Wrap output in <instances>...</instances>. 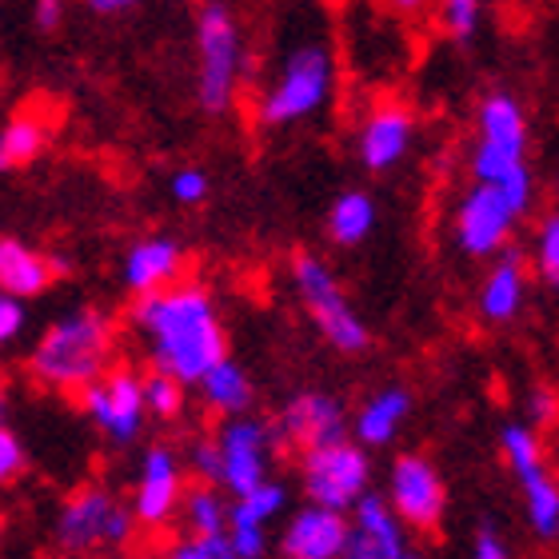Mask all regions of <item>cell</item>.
I'll list each match as a JSON object with an SVG mask.
<instances>
[{
  "instance_id": "obj_35",
  "label": "cell",
  "mask_w": 559,
  "mask_h": 559,
  "mask_svg": "<svg viewBox=\"0 0 559 559\" xmlns=\"http://www.w3.org/2000/svg\"><path fill=\"white\" fill-rule=\"evenodd\" d=\"M496 192H500L503 204L520 216V212L527 209V200H532V176H527V168H515L512 176H503L500 185H496Z\"/></svg>"
},
{
  "instance_id": "obj_17",
  "label": "cell",
  "mask_w": 559,
  "mask_h": 559,
  "mask_svg": "<svg viewBox=\"0 0 559 559\" xmlns=\"http://www.w3.org/2000/svg\"><path fill=\"white\" fill-rule=\"evenodd\" d=\"M180 272H185V252L176 240H164V236L140 240L124 257V284L136 296H156V292L173 288L180 284Z\"/></svg>"
},
{
  "instance_id": "obj_32",
  "label": "cell",
  "mask_w": 559,
  "mask_h": 559,
  "mask_svg": "<svg viewBox=\"0 0 559 559\" xmlns=\"http://www.w3.org/2000/svg\"><path fill=\"white\" fill-rule=\"evenodd\" d=\"M440 21L455 40H467L479 24V4L476 0H448V4L440 9Z\"/></svg>"
},
{
  "instance_id": "obj_16",
  "label": "cell",
  "mask_w": 559,
  "mask_h": 559,
  "mask_svg": "<svg viewBox=\"0 0 559 559\" xmlns=\"http://www.w3.org/2000/svg\"><path fill=\"white\" fill-rule=\"evenodd\" d=\"M348 539V520L328 508H304L292 515L284 532V556L288 559H340Z\"/></svg>"
},
{
  "instance_id": "obj_41",
  "label": "cell",
  "mask_w": 559,
  "mask_h": 559,
  "mask_svg": "<svg viewBox=\"0 0 559 559\" xmlns=\"http://www.w3.org/2000/svg\"><path fill=\"white\" fill-rule=\"evenodd\" d=\"M33 12H36V24H40V28H57V24H60V4H57V0H40Z\"/></svg>"
},
{
  "instance_id": "obj_6",
  "label": "cell",
  "mask_w": 559,
  "mask_h": 559,
  "mask_svg": "<svg viewBox=\"0 0 559 559\" xmlns=\"http://www.w3.org/2000/svg\"><path fill=\"white\" fill-rule=\"evenodd\" d=\"M292 280H296V288H300V300L304 308L312 312V320L320 324L324 340L332 344L336 352H364L368 348V328L356 312H352V304L344 300V288L336 284V276L328 272V264L312 252H296L292 257Z\"/></svg>"
},
{
  "instance_id": "obj_45",
  "label": "cell",
  "mask_w": 559,
  "mask_h": 559,
  "mask_svg": "<svg viewBox=\"0 0 559 559\" xmlns=\"http://www.w3.org/2000/svg\"><path fill=\"white\" fill-rule=\"evenodd\" d=\"M4 416H9V388L0 380V428H4Z\"/></svg>"
},
{
  "instance_id": "obj_28",
  "label": "cell",
  "mask_w": 559,
  "mask_h": 559,
  "mask_svg": "<svg viewBox=\"0 0 559 559\" xmlns=\"http://www.w3.org/2000/svg\"><path fill=\"white\" fill-rule=\"evenodd\" d=\"M500 448H503V460L512 464V472L520 479L544 467V443H539L536 428H527V424H508L500 436Z\"/></svg>"
},
{
  "instance_id": "obj_30",
  "label": "cell",
  "mask_w": 559,
  "mask_h": 559,
  "mask_svg": "<svg viewBox=\"0 0 559 559\" xmlns=\"http://www.w3.org/2000/svg\"><path fill=\"white\" fill-rule=\"evenodd\" d=\"M515 168H524V152L500 148V144H488V140H479V148L472 152V173H476L479 185L496 188L503 176H512Z\"/></svg>"
},
{
  "instance_id": "obj_40",
  "label": "cell",
  "mask_w": 559,
  "mask_h": 559,
  "mask_svg": "<svg viewBox=\"0 0 559 559\" xmlns=\"http://www.w3.org/2000/svg\"><path fill=\"white\" fill-rule=\"evenodd\" d=\"M532 416L544 419V424H548V419H556V396H551L548 388H539L536 396H532Z\"/></svg>"
},
{
  "instance_id": "obj_14",
  "label": "cell",
  "mask_w": 559,
  "mask_h": 559,
  "mask_svg": "<svg viewBox=\"0 0 559 559\" xmlns=\"http://www.w3.org/2000/svg\"><path fill=\"white\" fill-rule=\"evenodd\" d=\"M280 436L300 443L304 452L344 443V408L332 396L320 392H300L288 408L280 412Z\"/></svg>"
},
{
  "instance_id": "obj_11",
  "label": "cell",
  "mask_w": 559,
  "mask_h": 559,
  "mask_svg": "<svg viewBox=\"0 0 559 559\" xmlns=\"http://www.w3.org/2000/svg\"><path fill=\"white\" fill-rule=\"evenodd\" d=\"M512 224H515V212L488 185L472 188L460 200V212H455V236H460L464 252H472V257H496L508 245Z\"/></svg>"
},
{
  "instance_id": "obj_33",
  "label": "cell",
  "mask_w": 559,
  "mask_h": 559,
  "mask_svg": "<svg viewBox=\"0 0 559 559\" xmlns=\"http://www.w3.org/2000/svg\"><path fill=\"white\" fill-rule=\"evenodd\" d=\"M24 464H28L24 443L16 440L9 428H0V484H12V479L24 472Z\"/></svg>"
},
{
  "instance_id": "obj_1",
  "label": "cell",
  "mask_w": 559,
  "mask_h": 559,
  "mask_svg": "<svg viewBox=\"0 0 559 559\" xmlns=\"http://www.w3.org/2000/svg\"><path fill=\"white\" fill-rule=\"evenodd\" d=\"M132 324L148 340L152 368L180 384H200L221 360H228V336L209 288L173 284L132 304Z\"/></svg>"
},
{
  "instance_id": "obj_47",
  "label": "cell",
  "mask_w": 559,
  "mask_h": 559,
  "mask_svg": "<svg viewBox=\"0 0 559 559\" xmlns=\"http://www.w3.org/2000/svg\"><path fill=\"white\" fill-rule=\"evenodd\" d=\"M45 559H64V556H45Z\"/></svg>"
},
{
  "instance_id": "obj_21",
  "label": "cell",
  "mask_w": 559,
  "mask_h": 559,
  "mask_svg": "<svg viewBox=\"0 0 559 559\" xmlns=\"http://www.w3.org/2000/svg\"><path fill=\"white\" fill-rule=\"evenodd\" d=\"M408 412H412L408 392H404V388H384L380 396H372L360 408V416H356V436H360V443H368V448H380V443L396 440V431Z\"/></svg>"
},
{
  "instance_id": "obj_10",
  "label": "cell",
  "mask_w": 559,
  "mask_h": 559,
  "mask_svg": "<svg viewBox=\"0 0 559 559\" xmlns=\"http://www.w3.org/2000/svg\"><path fill=\"white\" fill-rule=\"evenodd\" d=\"M269 448H272V428L260 419L236 416L224 424L216 452H221V484L236 491V500L257 491L269 472Z\"/></svg>"
},
{
  "instance_id": "obj_24",
  "label": "cell",
  "mask_w": 559,
  "mask_h": 559,
  "mask_svg": "<svg viewBox=\"0 0 559 559\" xmlns=\"http://www.w3.org/2000/svg\"><path fill=\"white\" fill-rule=\"evenodd\" d=\"M376 224V204L368 192H344L328 212V233L336 245H360L364 236L372 233Z\"/></svg>"
},
{
  "instance_id": "obj_13",
  "label": "cell",
  "mask_w": 559,
  "mask_h": 559,
  "mask_svg": "<svg viewBox=\"0 0 559 559\" xmlns=\"http://www.w3.org/2000/svg\"><path fill=\"white\" fill-rule=\"evenodd\" d=\"M404 556H408L404 524L392 515V508L380 496H364L352 508L348 539H344L340 559H404Z\"/></svg>"
},
{
  "instance_id": "obj_5",
  "label": "cell",
  "mask_w": 559,
  "mask_h": 559,
  "mask_svg": "<svg viewBox=\"0 0 559 559\" xmlns=\"http://www.w3.org/2000/svg\"><path fill=\"white\" fill-rule=\"evenodd\" d=\"M332 57L324 45H304L296 48L284 69H280L276 84H272L264 100H260L257 117L260 124H296V120L312 117L316 108L324 105L332 93Z\"/></svg>"
},
{
  "instance_id": "obj_39",
  "label": "cell",
  "mask_w": 559,
  "mask_h": 559,
  "mask_svg": "<svg viewBox=\"0 0 559 559\" xmlns=\"http://www.w3.org/2000/svg\"><path fill=\"white\" fill-rule=\"evenodd\" d=\"M472 559H508V548H503L500 536H491V532H479L476 556H472Z\"/></svg>"
},
{
  "instance_id": "obj_46",
  "label": "cell",
  "mask_w": 559,
  "mask_h": 559,
  "mask_svg": "<svg viewBox=\"0 0 559 559\" xmlns=\"http://www.w3.org/2000/svg\"><path fill=\"white\" fill-rule=\"evenodd\" d=\"M404 559H419V556H416V551H408V556H404Z\"/></svg>"
},
{
  "instance_id": "obj_29",
  "label": "cell",
  "mask_w": 559,
  "mask_h": 559,
  "mask_svg": "<svg viewBox=\"0 0 559 559\" xmlns=\"http://www.w3.org/2000/svg\"><path fill=\"white\" fill-rule=\"evenodd\" d=\"M140 392H144V412L156 419H176L185 412V384L152 368L148 376H140Z\"/></svg>"
},
{
  "instance_id": "obj_25",
  "label": "cell",
  "mask_w": 559,
  "mask_h": 559,
  "mask_svg": "<svg viewBox=\"0 0 559 559\" xmlns=\"http://www.w3.org/2000/svg\"><path fill=\"white\" fill-rule=\"evenodd\" d=\"M524 484V503H527V524L536 527L539 539L559 536V484L539 467L532 476L520 479Z\"/></svg>"
},
{
  "instance_id": "obj_38",
  "label": "cell",
  "mask_w": 559,
  "mask_h": 559,
  "mask_svg": "<svg viewBox=\"0 0 559 559\" xmlns=\"http://www.w3.org/2000/svg\"><path fill=\"white\" fill-rule=\"evenodd\" d=\"M21 328H24V308L0 292V348L21 336Z\"/></svg>"
},
{
  "instance_id": "obj_18",
  "label": "cell",
  "mask_w": 559,
  "mask_h": 559,
  "mask_svg": "<svg viewBox=\"0 0 559 559\" xmlns=\"http://www.w3.org/2000/svg\"><path fill=\"white\" fill-rule=\"evenodd\" d=\"M52 264H48L45 252L28 248L16 236H0V292L9 300H28V296H40V292L52 284Z\"/></svg>"
},
{
  "instance_id": "obj_43",
  "label": "cell",
  "mask_w": 559,
  "mask_h": 559,
  "mask_svg": "<svg viewBox=\"0 0 559 559\" xmlns=\"http://www.w3.org/2000/svg\"><path fill=\"white\" fill-rule=\"evenodd\" d=\"M204 544V551H209V559H236L233 548H228V539L216 536V539H200Z\"/></svg>"
},
{
  "instance_id": "obj_27",
  "label": "cell",
  "mask_w": 559,
  "mask_h": 559,
  "mask_svg": "<svg viewBox=\"0 0 559 559\" xmlns=\"http://www.w3.org/2000/svg\"><path fill=\"white\" fill-rule=\"evenodd\" d=\"M280 508H284V488L272 484V479H264L257 491L240 496V500L228 508V524L233 527H264Z\"/></svg>"
},
{
  "instance_id": "obj_42",
  "label": "cell",
  "mask_w": 559,
  "mask_h": 559,
  "mask_svg": "<svg viewBox=\"0 0 559 559\" xmlns=\"http://www.w3.org/2000/svg\"><path fill=\"white\" fill-rule=\"evenodd\" d=\"M168 559H209V551H204L200 539H188V544H176V551Z\"/></svg>"
},
{
  "instance_id": "obj_26",
  "label": "cell",
  "mask_w": 559,
  "mask_h": 559,
  "mask_svg": "<svg viewBox=\"0 0 559 559\" xmlns=\"http://www.w3.org/2000/svg\"><path fill=\"white\" fill-rule=\"evenodd\" d=\"M185 515L188 527H192V539H216L224 536V524H228V508L212 488H192L185 496Z\"/></svg>"
},
{
  "instance_id": "obj_15",
  "label": "cell",
  "mask_w": 559,
  "mask_h": 559,
  "mask_svg": "<svg viewBox=\"0 0 559 559\" xmlns=\"http://www.w3.org/2000/svg\"><path fill=\"white\" fill-rule=\"evenodd\" d=\"M412 132H416V120H412L408 108L384 105L376 108L372 117L364 120L360 132V160L372 168V173H388L392 164H400L412 148Z\"/></svg>"
},
{
  "instance_id": "obj_7",
  "label": "cell",
  "mask_w": 559,
  "mask_h": 559,
  "mask_svg": "<svg viewBox=\"0 0 559 559\" xmlns=\"http://www.w3.org/2000/svg\"><path fill=\"white\" fill-rule=\"evenodd\" d=\"M304 491L312 508H328V512H348L368 496V479H372V464L364 455L360 443H332V448H316L304 452Z\"/></svg>"
},
{
  "instance_id": "obj_2",
  "label": "cell",
  "mask_w": 559,
  "mask_h": 559,
  "mask_svg": "<svg viewBox=\"0 0 559 559\" xmlns=\"http://www.w3.org/2000/svg\"><path fill=\"white\" fill-rule=\"evenodd\" d=\"M117 328L100 312H72L48 328L28 352V376L52 392H76L96 384L112 368Z\"/></svg>"
},
{
  "instance_id": "obj_12",
  "label": "cell",
  "mask_w": 559,
  "mask_h": 559,
  "mask_svg": "<svg viewBox=\"0 0 559 559\" xmlns=\"http://www.w3.org/2000/svg\"><path fill=\"white\" fill-rule=\"evenodd\" d=\"M180 491H185V476H180V460H176L173 448H148L144 460H140V479H136V503H132V515H136L144 527H164L173 520V512L180 508Z\"/></svg>"
},
{
  "instance_id": "obj_8",
  "label": "cell",
  "mask_w": 559,
  "mask_h": 559,
  "mask_svg": "<svg viewBox=\"0 0 559 559\" xmlns=\"http://www.w3.org/2000/svg\"><path fill=\"white\" fill-rule=\"evenodd\" d=\"M84 416L105 431L112 443H132L144 428V392H140V376L124 364H112L96 384L81 392Z\"/></svg>"
},
{
  "instance_id": "obj_9",
  "label": "cell",
  "mask_w": 559,
  "mask_h": 559,
  "mask_svg": "<svg viewBox=\"0 0 559 559\" xmlns=\"http://www.w3.org/2000/svg\"><path fill=\"white\" fill-rule=\"evenodd\" d=\"M388 500H392L388 508H392L400 524L431 532L443 520L448 491H443L440 472L424 455H400L396 467H392V479H388Z\"/></svg>"
},
{
  "instance_id": "obj_4",
  "label": "cell",
  "mask_w": 559,
  "mask_h": 559,
  "mask_svg": "<svg viewBox=\"0 0 559 559\" xmlns=\"http://www.w3.org/2000/svg\"><path fill=\"white\" fill-rule=\"evenodd\" d=\"M136 536V515L100 488H81L57 515V548L64 559L96 548H124Z\"/></svg>"
},
{
  "instance_id": "obj_34",
  "label": "cell",
  "mask_w": 559,
  "mask_h": 559,
  "mask_svg": "<svg viewBox=\"0 0 559 559\" xmlns=\"http://www.w3.org/2000/svg\"><path fill=\"white\" fill-rule=\"evenodd\" d=\"M224 539L236 559H264V548H269L264 527H233V532H224Z\"/></svg>"
},
{
  "instance_id": "obj_23",
  "label": "cell",
  "mask_w": 559,
  "mask_h": 559,
  "mask_svg": "<svg viewBox=\"0 0 559 559\" xmlns=\"http://www.w3.org/2000/svg\"><path fill=\"white\" fill-rule=\"evenodd\" d=\"M200 392H204V404H209L212 412H224L228 419H236L252 404V380H248L245 368L233 360L216 364V368L200 380Z\"/></svg>"
},
{
  "instance_id": "obj_20",
  "label": "cell",
  "mask_w": 559,
  "mask_h": 559,
  "mask_svg": "<svg viewBox=\"0 0 559 559\" xmlns=\"http://www.w3.org/2000/svg\"><path fill=\"white\" fill-rule=\"evenodd\" d=\"M48 136H52V124H48L36 108H24L21 117H12L4 129H0V173H12L21 164H33L40 152L48 148Z\"/></svg>"
},
{
  "instance_id": "obj_3",
  "label": "cell",
  "mask_w": 559,
  "mask_h": 559,
  "mask_svg": "<svg viewBox=\"0 0 559 559\" xmlns=\"http://www.w3.org/2000/svg\"><path fill=\"white\" fill-rule=\"evenodd\" d=\"M197 100L204 112H228L245 72V48H240V24L224 4H204L197 12Z\"/></svg>"
},
{
  "instance_id": "obj_36",
  "label": "cell",
  "mask_w": 559,
  "mask_h": 559,
  "mask_svg": "<svg viewBox=\"0 0 559 559\" xmlns=\"http://www.w3.org/2000/svg\"><path fill=\"white\" fill-rule=\"evenodd\" d=\"M192 472L204 479V488L221 484V452H216V440L192 443Z\"/></svg>"
},
{
  "instance_id": "obj_19",
  "label": "cell",
  "mask_w": 559,
  "mask_h": 559,
  "mask_svg": "<svg viewBox=\"0 0 559 559\" xmlns=\"http://www.w3.org/2000/svg\"><path fill=\"white\" fill-rule=\"evenodd\" d=\"M524 260H520V252H508L488 272L484 288H479V312H484V320H496V324L512 320L520 312V304H524Z\"/></svg>"
},
{
  "instance_id": "obj_44",
  "label": "cell",
  "mask_w": 559,
  "mask_h": 559,
  "mask_svg": "<svg viewBox=\"0 0 559 559\" xmlns=\"http://www.w3.org/2000/svg\"><path fill=\"white\" fill-rule=\"evenodd\" d=\"M88 9L100 12V16H105V12L112 16V12H132V0H93Z\"/></svg>"
},
{
  "instance_id": "obj_31",
  "label": "cell",
  "mask_w": 559,
  "mask_h": 559,
  "mask_svg": "<svg viewBox=\"0 0 559 559\" xmlns=\"http://www.w3.org/2000/svg\"><path fill=\"white\" fill-rule=\"evenodd\" d=\"M536 264L539 276L559 288V212L539 224V240H536Z\"/></svg>"
},
{
  "instance_id": "obj_22",
  "label": "cell",
  "mask_w": 559,
  "mask_h": 559,
  "mask_svg": "<svg viewBox=\"0 0 559 559\" xmlns=\"http://www.w3.org/2000/svg\"><path fill=\"white\" fill-rule=\"evenodd\" d=\"M479 132L488 144H500V148L524 152L527 144V120L520 112V100L508 93H491L484 105H479Z\"/></svg>"
},
{
  "instance_id": "obj_37",
  "label": "cell",
  "mask_w": 559,
  "mask_h": 559,
  "mask_svg": "<svg viewBox=\"0 0 559 559\" xmlns=\"http://www.w3.org/2000/svg\"><path fill=\"white\" fill-rule=\"evenodd\" d=\"M173 197L180 204H200V200L209 197V176L200 173V168H180L173 176Z\"/></svg>"
}]
</instances>
